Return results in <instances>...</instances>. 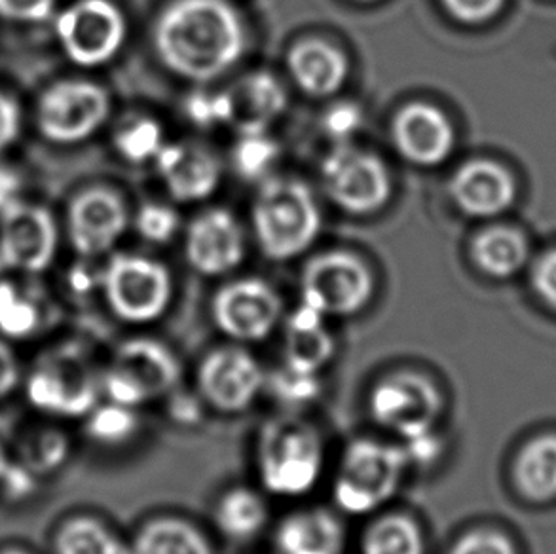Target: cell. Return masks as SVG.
I'll list each match as a JSON object with an SVG mask.
<instances>
[{
    "mask_svg": "<svg viewBox=\"0 0 556 554\" xmlns=\"http://www.w3.org/2000/svg\"><path fill=\"white\" fill-rule=\"evenodd\" d=\"M363 554H426L420 525L403 513H388L372 520L363 533Z\"/></svg>",
    "mask_w": 556,
    "mask_h": 554,
    "instance_id": "cell-29",
    "label": "cell"
},
{
    "mask_svg": "<svg viewBox=\"0 0 556 554\" xmlns=\"http://www.w3.org/2000/svg\"><path fill=\"white\" fill-rule=\"evenodd\" d=\"M129 554H215L194 525L179 517H159L144 522Z\"/></svg>",
    "mask_w": 556,
    "mask_h": 554,
    "instance_id": "cell-26",
    "label": "cell"
},
{
    "mask_svg": "<svg viewBox=\"0 0 556 554\" xmlns=\"http://www.w3.org/2000/svg\"><path fill=\"white\" fill-rule=\"evenodd\" d=\"M154 45L172 73L211 83L241 60L248 35L226 0H175L160 15Z\"/></svg>",
    "mask_w": 556,
    "mask_h": 554,
    "instance_id": "cell-1",
    "label": "cell"
},
{
    "mask_svg": "<svg viewBox=\"0 0 556 554\" xmlns=\"http://www.w3.org/2000/svg\"><path fill=\"white\" fill-rule=\"evenodd\" d=\"M154 162L167 190L181 202L205 200L220 182L217 156L202 144L166 142Z\"/></svg>",
    "mask_w": 556,
    "mask_h": 554,
    "instance_id": "cell-19",
    "label": "cell"
},
{
    "mask_svg": "<svg viewBox=\"0 0 556 554\" xmlns=\"http://www.w3.org/2000/svg\"><path fill=\"white\" fill-rule=\"evenodd\" d=\"M451 194L462 211L473 217H492L509 207L515 196L511 175L492 162H469L452 177Z\"/></svg>",
    "mask_w": 556,
    "mask_h": 554,
    "instance_id": "cell-20",
    "label": "cell"
},
{
    "mask_svg": "<svg viewBox=\"0 0 556 554\" xmlns=\"http://www.w3.org/2000/svg\"><path fill=\"white\" fill-rule=\"evenodd\" d=\"M372 291L375 284L367 264L348 253L316 256L302 272V304L325 317H348L362 312Z\"/></svg>",
    "mask_w": 556,
    "mask_h": 554,
    "instance_id": "cell-10",
    "label": "cell"
},
{
    "mask_svg": "<svg viewBox=\"0 0 556 554\" xmlns=\"http://www.w3.org/2000/svg\"><path fill=\"white\" fill-rule=\"evenodd\" d=\"M268 522V505L255 490L232 488L217 503L215 525L230 540H251Z\"/></svg>",
    "mask_w": 556,
    "mask_h": 554,
    "instance_id": "cell-27",
    "label": "cell"
},
{
    "mask_svg": "<svg viewBox=\"0 0 556 554\" xmlns=\"http://www.w3.org/2000/svg\"><path fill=\"white\" fill-rule=\"evenodd\" d=\"M181 380L175 353L151 338H131L118 345L103 368V393L121 405L139 406L172 395Z\"/></svg>",
    "mask_w": 556,
    "mask_h": 554,
    "instance_id": "cell-6",
    "label": "cell"
},
{
    "mask_svg": "<svg viewBox=\"0 0 556 554\" xmlns=\"http://www.w3.org/2000/svg\"><path fill=\"white\" fill-rule=\"evenodd\" d=\"M232 96V124L240 131H266L287 106V93L276 76L253 73L243 78Z\"/></svg>",
    "mask_w": 556,
    "mask_h": 554,
    "instance_id": "cell-24",
    "label": "cell"
},
{
    "mask_svg": "<svg viewBox=\"0 0 556 554\" xmlns=\"http://www.w3.org/2000/svg\"><path fill=\"white\" fill-rule=\"evenodd\" d=\"M103 393V368L76 345L42 353L25 376V398L50 418H86Z\"/></svg>",
    "mask_w": 556,
    "mask_h": 554,
    "instance_id": "cell-3",
    "label": "cell"
},
{
    "mask_svg": "<svg viewBox=\"0 0 556 554\" xmlns=\"http://www.w3.org/2000/svg\"><path fill=\"white\" fill-rule=\"evenodd\" d=\"M279 158V147L266 131H240L232 150L233 167L249 180L268 179Z\"/></svg>",
    "mask_w": 556,
    "mask_h": 554,
    "instance_id": "cell-33",
    "label": "cell"
},
{
    "mask_svg": "<svg viewBox=\"0 0 556 554\" xmlns=\"http://www.w3.org/2000/svg\"><path fill=\"white\" fill-rule=\"evenodd\" d=\"M185 109L190 122H194L200 128L232 124L233 106L230 91H220V93L198 91L188 99Z\"/></svg>",
    "mask_w": 556,
    "mask_h": 554,
    "instance_id": "cell-37",
    "label": "cell"
},
{
    "mask_svg": "<svg viewBox=\"0 0 556 554\" xmlns=\"http://www.w3.org/2000/svg\"><path fill=\"white\" fill-rule=\"evenodd\" d=\"M535 287L543 299L556 307V251L538 264L534 274Z\"/></svg>",
    "mask_w": 556,
    "mask_h": 554,
    "instance_id": "cell-45",
    "label": "cell"
},
{
    "mask_svg": "<svg viewBox=\"0 0 556 554\" xmlns=\"http://www.w3.org/2000/svg\"><path fill=\"white\" fill-rule=\"evenodd\" d=\"M139 431V414L134 406L121 405L109 401L105 405L99 403L86 416V433L91 441L101 446L116 449L128 444Z\"/></svg>",
    "mask_w": 556,
    "mask_h": 554,
    "instance_id": "cell-32",
    "label": "cell"
},
{
    "mask_svg": "<svg viewBox=\"0 0 556 554\" xmlns=\"http://www.w3.org/2000/svg\"><path fill=\"white\" fill-rule=\"evenodd\" d=\"M281 307V299L271 285L245 277L225 285L215 294L211 314L226 337L238 342H261L278 327Z\"/></svg>",
    "mask_w": 556,
    "mask_h": 554,
    "instance_id": "cell-14",
    "label": "cell"
},
{
    "mask_svg": "<svg viewBox=\"0 0 556 554\" xmlns=\"http://www.w3.org/2000/svg\"><path fill=\"white\" fill-rule=\"evenodd\" d=\"M391 136L401 156L416 165H437L451 156L454 129L443 111L428 103L405 106L393 121Z\"/></svg>",
    "mask_w": 556,
    "mask_h": 554,
    "instance_id": "cell-18",
    "label": "cell"
},
{
    "mask_svg": "<svg viewBox=\"0 0 556 554\" xmlns=\"http://www.w3.org/2000/svg\"><path fill=\"white\" fill-rule=\"evenodd\" d=\"M137 232L152 243H166L179 230V215L162 203H147L136 218Z\"/></svg>",
    "mask_w": 556,
    "mask_h": 554,
    "instance_id": "cell-38",
    "label": "cell"
},
{
    "mask_svg": "<svg viewBox=\"0 0 556 554\" xmlns=\"http://www.w3.org/2000/svg\"><path fill=\"white\" fill-rule=\"evenodd\" d=\"M55 554H129V549L109 526L91 515L63 520L53 538Z\"/></svg>",
    "mask_w": 556,
    "mask_h": 554,
    "instance_id": "cell-28",
    "label": "cell"
},
{
    "mask_svg": "<svg viewBox=\"0 0 556 554\" xmlns=\"http://www.w3.org/2000/svg\"><path fill=\"white\" fill-rule=\"evenodd\" d=\"M114 142H116L118 152L126 160L134 164H143L149 160H156L160 150L164 149V144H166V139H164V129L159 122L141 118V121L124 126Z\"/></svg>",
    "mask_w": 556,
    "mask_h": 554,
    "instance_id": "cell-34",
    "label": "cell"
},
{
    "mask_svg": "<svg viewBox=\"0 0 556 554\" xmlns=\"http://www.w3.org/2000/svg\"><path fill=\"white\" fill-rule=\"evenodd\" d=\"M362 126V109L350 101L337 103L324 114L325 134L337 144L350 141V137L355 136Z\"/></svg>",
    "mask_w": 556,
    "mask_h": 554,
    "instance_id": "cell-39",
    "label": "cell"
},
{
    "mask_svg": "<svg viewBox=\"0 0 556 554\" xmlns=\"http://www.w3.org/2000/svg\"><path fill=\"white\" fill-rule=\"evenodd\" d=\"M111 113V98L98 84L63 80L40 96L37 124L48 141L76 144L93 136Z\"/></svg>",
    "mask_w": 556,
    "mask_h": 554,
    "instance_id": "cell-11",
    "label": "cell"
},
{
    "mask_svg": "<svg viewBox=\"0 0 556 554\" xmlns=\"http://www.w3.org/2000/svg\"><path fill=\"white\" fill-rule=\"evenodd\" d=\"M0 554H33L25 547H17V545H8V547L0 549Z\"/></svg>",
    "mask_w": 556,
    "mask_h": 554,
    "instance_id": "cell-47",
    "label": "cell"
},
{
    "mask_svg": "<svg viewBox=\"0 0 556 554\" xmlns=\"http://www.w3.org/2000/svg\"><path fill=\"white\" fill-rule=\"evenodd\" d=\"M253 226L264 255L287 261L314 243L321 211L302 180L264 179L253 203Z\"/></svg>",
    "mask_w": 556,
    "mask_h": 554,
    "instance_id": "cell-4",
    "label": "cell"
},
{
    "mask_svg": "<svg viewBox=\"0 0 556 554\" xmlns=\"http://www.w3.org/2000/svg\"><path fill=\"white\" fill-rule=\"evenodd\" d=\"M321 180L332 202L355 215L375 213L390 198V175L382 160L350 142L337 144L325 158Z\"/></svg>",
    "mask_w": 556,
    "mask_h": 554,
    "instance_id": "cell-12",
    "label": "cell"
},
{
    "mask_svg": "<svg viewBox=\"0 0 556 554\" xmlns=\"http://www.w3.org/2000/svg\"><path fill=\"white\" fill-rule=\"evenodd\" d=\"M456 20L464 23H481L490 20L504 4V0H443Z\"/></svg>",
    "mask_w": 556,
    "mask_h": 554,
    "instance_id": "cell-42",
    "label": "cell"
},
{
    "mask_svg": "<svg viewBox=\"0 0 556 554\" xmlns=\"http://www.w3.org/2000/svg\"><path fill=\"white\" fill-rule=\"evenodd\" d=\"M243 255V230L228 211H207L190 225L187 236L188 263L203 276H223L238 268Z\"/></svg>",
    "mask_w": 556,
    "mask_h": 554,
    "instance_id": "cell-17",
    "label": "cell"
},
{
    "mask_svg": "<svg viewBox=\"0 0 556 554\" xmlns=\"http://www.w3.org/2000/svg\"><path fill=\"white\" fill-rule=\"evenodd\" d=\"M517 482L530 500L545 502L556 495V437L530 442L517 462Z\"/></svg>",
    "mask_w": 556,
    "mask_h": 554,
    "instance_id": "cell-30",
    "label": "cell"
},
{
    "mask_svg": "<svg viewBox=\"0 0 556 554\" xmlns=\"http://www.w3.org/2000/svg\"><path fill=\"white\" fill-rule=\"evenodd\" d=\"M359 2H372V0H359Z\"/></svg>",
    "mask_w": 556,
    "mask_h": 554,
    "instance_id": "cell-48",
    "label": "cell"
},
{
    "mask_svg": "<svg viewBox=\"0 0 556 554\" xmlns=\"http://www.w3.org/2000/svg\"><path fill=\"white\" fill-rule=\"evenodd\" d=\"M270 386L271 395L283 405L304 406L314 403L321 395V378L291 367H283L266 380Z\"/></svg>",
    "mask_w": 556,
    "mask_h": 554,
    "instance_id": "cell-36",
    "label": "cell"
},
{
    "mask_svg": "<svg viewBox=\"0 0 556 554\" xmlns=\"http://www.w3.org/2000/svg\"><path fill=\"white\" fill-rule=\"evenodd\" d=\"M126 20L111 0H78L55 20V35L68 60L93 68L113 61L126 40Z\"/></svg>",
    "mask_w": 556,
    "mask_h": 554,
    "instance_id": "cell-9",
    "label": "cell"
},
{
    "mask_svg": "<svg viewBox=\"0 0 556 554\" xmlns=\"http://www.w3.org/2000/svg\"><path fill=\"white\" fill-rule=\"evenodd\" d=\"M40 325V312L30 299L10 285H0V335L7 338H29Z\"/></svg>",
    "mask_w": 556,
    "mask_h": 554,
    "instance_id": "cell-35",
    "label": "cell"
},
{
    "mask_svg": "<svg viewBox=\"0 0 556 554\" xmlns=\"http://www.w3.org/2000/svg\"><path fill=\"white\" fill-rule=\"evenodd\" d=\"M325 315L301 304L287 319L283 357L287 367L319 375L337 353V342L325 325Z\"/></svg>",
    "mask_w": 556,
    "mask_h": 554,
    "instance_id": "cell-21",
    "label": "cell"
},
{
    "mask_svg": "<svg viewBox=\"0 0 556 554\" xmlns=\"http://www.w3.org/2000/svg\"><path fill=\"white\" fill-rule=\"evenodd\" d=\"M325 465L321 431L308 419L281 414L261 427L256 467L264 490L279 498H301L316 488Z\"/></svg>",
    "mask_w": 556,
    "mask_h": 554,
    "instance_id": "cell-2",
    "label": "cell"
},
{
    "mask_svg": "<svg viewBox=\"0 0 556 554\" xmlns=\"http://www.w3.org/2000/svg\"><path fill=\"white\" fill-rule=\"evenodd\" d=\"M443 411L444 398L439 386L414 370L383 376L370 390V418L403 442L435 433Z\"/></svg>",
    "mask_w": 556,
    "mask_h": 554,
    "instance_id": "cell-7",
    "label": "cell"
},
{
    "mask_svg": "<svg viewBox=\"0 0 556 554\" xmlns=\"http://www.w3.org/2000/svg\"><path fill=\"white\" fill-rule=\"evenodd\" d=\"M22 129V111L7 91L0 90V152L12 147Z\"/></svg>",
    "mask_w": 556,
    "mask_h": 554,
    "instance_id": "cell-43",
    "label": "cell"
},
{
    "mask_svg": "<svg viewBox=\"0 0 556 554\" xmlns=\"http://www.w3.org/2000/svg\"><path fill=\"white\" fill-rule=\"evenodd\" d=\"M55 0H0V17L15 23H42L50 20Z\"/></svg>",
    "mask_w": 556,
    "mask_h": 554,
    "instance_id": "cell-41",
    "label": "cell"
},
{
    "mask_svg": "<svg viewBox=\"0 0 556 554\" xmlns=\"http://www.w3.org/2000/svg\"><path fill=\"white\" fill-rule=\"evenodd\" d=\"M106 304L121 322L144 325L166 314L174 294L164 264L139 255H116L101 276Z\"/></svg>",
    "mask_w": 556,
    "mask_h": 554,
    "instance_id": "cell-8",
    "label": "cell"
},
{
    "mask_svg": "<svg viewBox=\"0 0 556 554\" xmlns=\"http://www.w3.org/2000/svg\"><path fill=\"white\" fill-rule=\"evenodd\" d=\"M287 67L299 88L314 98L337 93L348 78L344 53L324 40H304L294 46L287 58Z\"/></svg>",
    "mask_w": 556,
    "mask_h": 554,
    "instance_id": "cell-23",
    "label": "cell"
},
{
    "mask_svg": "<svg viewBox=\"0 0 556 554\" xmlns=\"http://www.w3.org/2000/svg\"><path fill=\"white\" fill-rule=\"evenodd\" d=\"M344 545V526L331 511H299L283 518L276 532L279 554H342Z\"/></svg>",
    "mask_w": 556,
    "mask_h": 554,
    "instance_id": "cell-22",
    "label": "cell"
},
{
    "mask_svg": "<svg viewBox=\"0 0 556 554\" xmlns=\"http://www.w3.org/2000/svg\"><path fill=\"white\" fill-rule=\"evenodd\" d=\"M126 228V205L105 188L86 190L68 205V240L80 255L99 256L111 251Z\"/></svg>",
    "mask_w": 556,
    "mask_h": 554,
    "instance_id": "cell-16",
    "label": "cell"
},
{
    "mask_svg": "<svg viewBox=\"0 0 556 554\" xmlns=\"http://www.w3.org/2000/svg\"><path fill=\"white\" fill-rule=\"evenodd\" d=\"M22 383V367L12 345L0 338V401L10 398Z\"/></svg>",
    "mask_w": 556,
    "mask_h": 554,
    "instance_id": "cell-44",
    "label": "cell"
},
{
    "mask_svg": "<svg viewBox=\"0 0 556 554\" xmlns=\"http://www.w3.org/2000/svg\"><path fill=\"white\" fill-rule=\"evenodd\" d=\"M198 395L223 414L245 413L266 388L261 363L241 348H218L203 357L198 373Z\"/></svg>",
    "mask_w": 556,
    "mask_h": 554,
    "instance_id": "cell-13",
    "label": "cell"
},
{
    "mask_svg": "<svg viewBox=\"0 0 556 554\" xmlns=\"http://www.w3.org/2000/svg\"><path fill=\"white\" fill-rule=\"evenodd\" d=\"M60 243L52 213L35 203L8 202L0 213V259L17 272L38 274L52 264Z\"/></svg>",
    "mask_w": 556,
    "mask_h": 554,
    "instance_id": "cell-15",
    "label": "cell"
},
{
    "mask_svg": "<svg viewBox=\"0 0 556 554\" xmlns=\"http://www.w3.org/2000/svg\"><path fill=\"white\" fill-rule=\"evenodd\" d=\"M477 264L490 276H511L527 259V243L522 236L509 228H490L475 240Z\"/></svg>",
    "mask_w": 556,
    "mask_h": 554,
    "instance_id": "cell-31",
    "label": "cell"
},
{
    "mask_svg": "<svg viewBox=\"0 0 556 554\" xmlns=\"http://www.w3.org/2000/svg\"><path fill=\"white\" fill-rule=\"evenodd\" d=\"M73 442L67 431L53 424H33L15 441V464L37 479L60 471L71 457Z\"/></svg>",
    "mask_w": 556,
    "mask_h": 554,
    "instance_id": "cell-25",
    "label": "cell"
},
{
    "mask_svg": "<svg viewBox=\"0 0 556 554\" xmlns=\"http://www.w3.org/2000/svg\"><path fill=\"white\" fill-rule=\"evenodd\" d=\"M8 464H10V457H8L7 450H4L2 442H0V480H2L4 471H7Z\"/></svg>",
    "mask_w": 556,
    "mask_h": 554,
    "instance_id": "cell-46",
    "label": "cell"
},
{
    "mask_svg": "<svg viewBox=\"0 0 556 554\" xmlns=\"http://www.w3.org/2000/svg\"><path fill=\"white\" fill-rule=\"evenodd\" d=\"M408 465L403 446L355 439L344 450L334 475V502L348 515H370L397 494Z\"/></svg>",
    "mask_w": 556,
    "mask_h": 554,
    "instance_id": "cell-5",
    "label": "cell"
},
{
    "mask_svg": "<svg viewBox=\"0 0 556 554\" xmlns=\"http://www.w3.org/2000/svg\"><path fill=\"white\" fill-rule=\"evenodd\" d=\"M448 554H517L511 541L494 530H473L462 536Z\"/></svg>",
    "mask_w": 556,
    "mask_h": 554,
    "instance_id": "cell-40",
    "label": "cell"
}]
</instances>
